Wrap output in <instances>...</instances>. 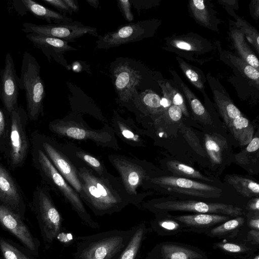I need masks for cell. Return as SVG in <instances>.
<instances>
[{"label":"cell","mask_w":259,"mask_h":259,"mask_svg":"<svg viewBox=\"0 0 259 259\" xmlns=\"http://www.w3.org/2000/svg\"><path fill=\"white\" fill-rule=\"evenodd\" d=\"M138 101L146 112L152 115L159 116L165 109L161 104L160 97L151 90H146L138 97Z\"/></svg>","instance_id":"33"},{"label":"cell","mask_w":259,"mask_h":259,"mask_svg":"<svg viewBox=\"0 0 259 259\" xmlns=\"http://www.w3.org/2000/svg\"><path fill=\"white\" fill-rule=\"evenodd\" d=\"M131 230H110L79 237L74 259H111L128 244Z\"/></svg>","instance_id":"1"},{"label":"cell","mask_w":259,"mask_h":259,"mask_svg":"<svg viewBox=\"0 0 259 259\" xmlns=\"http://www.w3.org/2000/svg\"><path fill=\"white\" fill-rule=\"evenodd\" d=\"M225 180L244 197H257L258 196V184L251 179L240 175L233 174L226 175Z\"/></svg>","instance_id":"27"},{"label":"cell","mask_w":259,"mask_h":259,"mask_svg":"<svg viewBox=\"0 0 259 259\" xmlns=\"http://www.w3.org/2000/svg\"><path fill=\"white\" fill-rule=\"evenodd\" d=\"M0 259H35L25 247L14 241L0 236Z\"/></svg>","instance_id":"29"},{"label":"cell","mask_w":259,"mask_h":259,"mask_svg":"<svg viewBox=\"0 0 259 259\" xmlns=\"http://www.w3.org/2000/svg\"><path fill=\"white\" fill-rule=\"evenodd\" d=\"M121 133L123 136L127 139H132L135 138L134 134L128 130L123 129L122 130Z\"/></svg>","instance_id":"53"},{"label":"cell","mask_w":259,"mask_h":259,"mask_svg":"<svg viewBox=\"0 0 259 259\" xmlns=\"http://www.w3.org/2000/svg\"><path fill=\"white\" fill-rule=\"evenodd\" d=\"M212 247L226 255L240 259H245L259 250V246L236 239H222L213 243Z\"/></svg>","instance_id":"19"},{"label":"cell","mask_w":259,"mask_h":259,"mask_svg":"<svg viewBox=\"0 0 259 259\" xmlns=\"http://www.w3.org/2000/svg\"><path fill=\"white\" fill-rule=\"evenodd\" d=\"M0 224L16 237L34 256H38L39 241L32 235L20 216L1 204Z\"/></svg>","instance_id":"10"},{"label":"cell","mask_w":259,"mask_h":259,"mask_svg":"<svg viewBox=\"0 0 259 259\" xmlns=\"http://www.w3.org/2000/svg\"><path fill=\"white\" fill-rule=\"evenodd\" d=\"M25 8L34 16L46 20L49 24L68 23L72 19L60 12L49 9L32 0H22Z\"/></svg>","instance_id":"22"},{"label":"cell","mask_w":259,"mask_h":259,"mask_svg":"<svg viewBox=\"0 0 259 259\" xmlns=\"http://www.w3.org/2000/svg\"><path fill=\"white\" fill-rule=\"evenodd\" d=\"M28 120L26 110L19 105L9 115L8 146L4 156L13 169L24 164L29 152L30 143L26 133Z\"/></svg>","instance_id":"5"},{"label":"cell","mask_w":259,"mask_h":259,"mask_svg":"<svg viewBox=\"0 0 259 259\" xmlns=\"http://www.w3.org/2000/svg\"><path fill=\"white\" fill-rule=\"evenodd\" d=\"M246 225L249 229L259 230V212H249L246 215Z\"/></svg>","instance_id":"48"},{"label":"cell","mask_w":259,"mask_h":259,"mask_svg":"<svg viewBox=\"0 0 259 259\" xmlns=\"http://www.w3.org/2000/svg\"><path fill=\"white\" fill-rule=\"evenodd\" d=\"M151 210L158 213L186 211L195 213H213L233 218L245 215L243 209L232 204L192 200H166L153 203Z\"/></svg>","instance_id":"7"},{"label":"cell","mask_w":259,"mask_h":259,"mask_svg":"<svg viewBox=\"0 0 259 259\" xmlns=\"http://www.w3.org/2000/svg\"><path fill=\"white\" fill-rule=\"evenodd\" d=\"M146 29L141 22L130 23L120 26L116 30L99 35L97 48L108 49L143 38Z\"/></svg>","instance_id":"15"},{"label":"cell","mask_w":259,"mask_h":259,"mask_svg":"<svg viewBox=\"0 0 259 259\" xmlns=\"http://www.w3.org/2000/svg\"><path fill=\"white\" fill-rule=\"evenodd\" d=\"M234 239L259 246V230L249 229L245 225Z\"/></svg>","instance_id":"44"},{"label":"cell","mask_w":259,"mask_h":259,"mask_svg":"<svg viewBox=\"0 0 259 259\" xmlns=\"http://www.w3.org/2000/svg\"><path fill=\"white\" fill-rule=\"evenodd\" d=\"M166 165L175 177L183 178H193L204 180L207 182H213L207 177L203 175L199 171L187 164L177 160H169L167 162Z\"/></svg>","instance_id":"34"},{"label":"cell","mask_w":259,"mask_h":259,"mask_svg":"<svg viewBox=\"0 0 259 259\" xmlns=\"http://www.w3.org/2000/svg\"><path fill=\"white\" fill-rule=\"evenodd\" d=\"M245 259H259V253L257 251Z\"/></svg>","instance_id":"55"},{"label":"cell","mask_w":259,"mask_h":259,"mask_svg":"<svg viewBox=\"0 0 259 259\" xmlns=\"http://www.w3.org/2000/svg\"><path fill=\"white\" fill-rule=\"evenodd\" d=\"M26 37L35 48L40 50L49 60L53 59L66 67L68 66L63 57V54L68 51L77 50L69 46L68 42L57 38L34 33H26Z\"/></svg>","instance_id":"17"},{"label":"cell","mask_w":259,"mask_h":259,"mask_svg":"<svg viewBox=\"0 0 259 259\" xmlns=\"http://www.w3.org/2000/svg\"><path fill=\"white\" fill-rule=\"evenodd\" d=\"M79 155L83 160L93 167L98 169H100L101 168L100 162L96 158L91 155L83 153H81Z\"/></svg>","instance_id":"49"},{"label":"cell","mask_w":259,"mask_h":259,"mask_svg":"<svg viewBox=\"0 0 259 259\" xmlns=\"http://www.w3.org/2000/svg\"><path fill=\"white\" fill-rule=\"evenodd\" d=\"M22 30L26 33L57 38L69 41H73L86 34L98 36L97 29L84 26L80 22L74 21L68 23L36 24L24 23Z\"/></svg>","instance_id":"8"},{"label":"cell","mask_w":259,"mask_h":259,"mask_svg":"<svg viewBox=\"0 0 259 259\" xmlns=\"http://www.w3.org/2000/svg\"><path fill=\"white\" fill-rule=\"evenodd\" d=\"M171 44L175 47L186 51H198L199 45L197 41L191 38H179L173 40Z\"/></svg>","instance_id":"45"},{"label":"cell","mask_w":259,"mask_h":259,"mask_svg":"<svg viewBox=\"0 0 259 259\" xmlns=\"http://www.w3.org/2000/svg\"><path fill=\"white\" fill-rule=\"evenodd\" d=\"M89 4L95 8H97L99 5V1L97 0H87Z\"/></svg>","instance_id":"54"},{"label":"cell","mask_w":259,"mask_h":259,"mask_svg":"<svg viewBox=\"0 0 259 259\" xmlns=\"http://www.w3.org/2000/svg\"><path fill=\"white\" fill-rule=\"evenodd\" d=\"M40 70V66L35 57L29 52H25L22 56L19 87L25 92L26 110L30 121L37 120L43 112L45 89Z\"/></svg>","instance_id":"2"},{"label":"cell","mask_w":259,"mask_h":259,"mask_svg":"<svg viewBox=\"0 0 259 259\" xmlns=\"http://www.w3.org/2000/svg\"><path fill=\"white\" fill-rule=\"evenodd\" d=\"M153 183L171 192L205 198H219L222 194L220 188L189 179L175 176H161L150 179Z\"/></svg>","instance_id":"9"},{"label":"cell","mask_w":259,"mask_h":259,"mask_svg":"<svg viewBox=\"0 0 259 259\" xmlns=\"http://www.w3.org/2000/svg\"><path fill=\"white\" fill-rule=\"evenodd\" d=\"M258 148L259 138L258 137H255L252 138L244 149L235 155L236 161L242 164L249 163L253 155L257 152Z\"/></svg>","instance_id":"39"},{"label":"cell","mask_w":259,"mask_h":259,"mask_svg":"<svg viewBox=\"0 0 259 259\" xmlns=\"http://www.w3.org/2000/svg\"><path fill=\"white\" fill-rule=\"evenodd\" d=\"M171 217L181 223L184 232L204 234L213 227L233 217L213 213H194Z\"/></svg>","instance_id":"18"},{"label":"cell","mask_w":259,"mask_h":259,"mask_svg":"<svg viewBox=\"0 0 259 259\" xmlns=\"http://www.w3.org/2000/svg\"><path fill=\"white\" fill-rule=\"evenodd\" d=\"M0 204L24 220L26 204L24 194L15 179L1 160Z\"/></svg>","instance_id":"11"},{"label":"cell","mask_w":259,"mask_h":259,"mask_svg":"<svg viewBox=\"0 0 259 259\" xmlns=\"http://www.w3.org/2000/svg\"><path fill=\"white\" fill-rule=\"evenodd\" d=\"M64 1L72 12H77L78 11L79 7L76 1L64 0Z\"/></svg>","instance_id":"52"},{"label":"cell","mask_w":259,"mask_h":259,"mask_svg":"<svg viewBox=\"0 0 259 259\" xmlns=\"http://www.w3.org/2000/svg\"><path fill=\"white\" fill-rule=\"evenodd\" d=\"M118 5L125 19L132 22L134 19V16L131 11V5L128 0H118Z\"/></svg>","instance_id":"47"},{"label":"cell","mask_w":259,"mask_h":259,"mask_svg":"<svg viewBox=\"0 0 259 259\" xmlns=\"http://www.w3.org/2000/svg\"><path fill=\"white\" fill-rule=\"evenodd\" d=\"M249 212H259V198L258 197L252 199L247 204Z\"/></svg>","instance_id":"51"},{"label":"cell","mask_w":259,"mask_h":259,"mask_svg":"<svg viewBox=\"0 0 259 259\" xmlns=\"http://www.w3.org/2000/svg\"><path fill=\"white\" fill-rule=\"evenodd\" d=\"M213 93L219 113L229 128L234 119L242 115L241 112L228 97L216 90Z\"/></svg>","instance_id":"28"},{"label":"cell","mask_w":259,"mask_h":259,"mask_svg":"<svg viewBox=\"0 0 259 259\" xmlns=\"http://www.w3.org/2000/svg\"><path fill=\"white\" fill-rule=\"evenodd\" d=\"M181 87L195 118L204 124H211L212 120L210 114L195 94L183 82L181 83Z\"/></svg>","instance_id":"32"},{"label":"cell","mask_w":259,"mask_h":259,"mask_svg":"<svg viewBox=\"0 0 259 259\" xmlns=\"http://www.w3.org/2000/svg\"><path fill=\"white\" fill-rule=\"evenodd\" d=\"M156 218L151 223L152 230L161 236L177 235L184 232L183 225L168 213L157 214Z\"/></svg>","instance_id":"23"},{"label":"cell","mask_w":259,"mask_h":259,"mask_svg":"<svg viewBox=\"0 0 259 259\" xmlns=\"http://www.w3.org/2000/svg\"><path fill=\"white\" fill-rule=\"evenodd\" d=\"M207 252L198 247L175 241L157 244L145 259H208Z\"/></svg>","instance_id":"14"},{"label":"cell","mask_w":259,"mask_h":259,"mask_svg":"<svg viewBox=\"0 0 259 259\" xmlns=\"http://www.w3.org/2000/svg\"><path fill=\"white\" fill-rule=\"evenodd\" d=\"M31 206L35 214L42 239L47 243H52L60 233L62 219L45 188L37 187L35 189Z\"/></svg>","instance_id":"6"},{"label":"cell","mask_w":259,"mask_h":259,"mask_svg":"<svg viewBox=\"0 0 259 259\" xmlns=\"http://www.w3.org/2000/svg\"><path fill=\"white\" fill-rule=\"evenodd\" d=\"M31 156L33 166L38 170L44 181L59 189L86 225L93 228H98V225L87 213L78 195L67 183L42 150L33 143H32Z\"/></svg>","instance_id":"3"},{"label":"cell","mask_w":259,"mask_h":259,"mask_svg":"<svg viewBox=\"0 0 259 259\" xmlns=\"http://www.w3.org/2000/svg\"><path fill=\"white\" fill-rule=\"evenodd\" d=\"M231 35L234 46L241 59L258 70V60L245 42L243 33L240 30L234 29L231 31Z\"/></svg>","instance_id":"30"},{"label":"cell","mask_w":259,"mask_h":259,"mask_svg":"<svg viewBox=\"0 0 259 259\" xmlns=\"http://www.w3.org/2000/svg\"><path fill=\"white\" fill-rule=\"evenodd\" d=\"M78 174L83 195L95 214H111L120 209L121 200L102 180L85 168Z\"/></svg>","instance_id":"4"},{"label":"cell","mask_w":259,"mask_h":259,"mask_svg":"<svg viewBox=\"0 0 259 259\" xmlns=\"http://www.w3.org/2000/svg\"><path fill=\"white\" fill-rule=\"evenodd\" d=\"M229 128L241 146L248 145L253 138V127L248 119L242 115L234 119Z\"/></svg>","instance_id":"24"},{"label":"cell","mask_w":259,"mask_h":259,"mask_svg":"<svg viewBox=\"0 0 259 259\" xmlns=\"http://www.w3.org/2000/svg\"><path fill=\"white\" fill-rule=\"evenodd\" d=\"M189 6L195 19L205 26L209 25L208 10L203 0H192L189 2Z\"/></svg>","instance_id":"38"},{"label":"cell","mask_w":259,"mask_h":259,"mask_svg":"<svg viewBox=\"0 0 259 259\" xmlns=\"http://www.w3.org/2000/svg\"><path fill=\"white\" fill-rule=\"evenodd\" d=\"M206 152L211 161L216 164L222 161L223 152L227 148V140L224 137L215 134L204 135Z\"/></svg>","instance_id":"26"},{"label":"cell","mask_w":259,"mask_h":259,"mask_svg":"<svg viewBox=\"0 0 259 259\" xmlns=\"http://www.w3.org/2000/svg\"><path fill=\"white\" fill-rule=\"evenodd\" d=\"M162 90L163 97L169 100L171 104L179 107L185 116H189V113L183 96L176 88L172 87L168 82L158 81Z\"/></svg>","instance_id":"35"},{"label":"cell","mask_w":259,"mask_h":259,"mask_svg":"<svg viewBox=\"0 0 259 259\" xmlns=\"http://www.w3.org/2000/svg\"><path fill=\"white\" fill-rule=\"evenodd\" d=\"M115 164L127 191L131 193H135L136 189L145 176L144 170L138 166L124 160H118Z\"/></svg>","instance_id":"21"},{"label":"cell","mask_w":259,"mask_h":259,"mask_svg":"<svg viewBox=\"0 0 259 259\" xmlns=\"http://www.w3.org/2000/svg\"><path fill=\"white\" fill-rule=\"evenodd\" d=\"M249 10L252 17L256 20L258 19L259 16V1L253 0L250 2L249 5Z\"/></svg>","instance_id":"50"},{"label":"cell","mask_w":259,"mask_h":259,"mask_svg":"<svg viewBox=\"0 0 259 259\" xmlns=\"http://www.w3.org/2000/svg\"><path fill=\"white\" fill-rule=\"evenodd\" d=\"M182 112L181 109L175 105H171L165 110L161 114L158 116L156 120V123H161L162 125L166 126L170 124L179 122L182 117Z\"/></svg>","instance_id":"37"},{"label":"cell","mask_w":259,"mask_h":259,"mask_svg":"<svg viewBox=\"0 0 259 259\" xmlns=\"http://www.w3.org/2000/svg\"><path fill=\"white\" fill-rule=\"evenodd\" d=\"M114 85L119 99L128 101L136 93V88L140 84L142 76L127 62L120 63L113 70Z\"/></svg>","instance_id":"16"},{"label":"cell","mask_w":259,"mask_h":259,"mask_svg":"<svg viewBox=\"0 0 259 259\" xmlns=\"http://www.w3.org/2000/svg\"><path fill=\"white\" fill-rule=\"evenodd\" d=\"M49 127L54 132L76 140L99 138V134L96 135L95 133L92 134L90 131L70 124L66 125L63 122H53L50 123Z\"/></svg>","instance_id":"31"},{"label":"cell","mask_w":259,"mask_h":259,"mask_svg":"<svg viewBox=\"0 0 259 259\" xmlns=\"http://www.w3.org/2000/svg\"><path fill=\"white\" fill-rule=\"evenodd\" d=\"M32 143L42 150L57 170L73 188L77 192L81 193V184L77 174L65 156L47 139L40 135L33 134Z\"/></svg>","instance_id":"13"},{"label":"cell","mask_w":259,"mask_h":259,"mask_svg":"<svg viewBox=\"0 0 259 259\" xmlns=\"http://www.w3.org/2000/svg\"><path fill=\"white\" fill-rule=\"evenodd\" d=\"M9 116L0 109V152L4 155L8 146Z\"/></svg>","instance_id":"40"},{"label":"cell","mask_w":259,"mask_h":259,"mask_svg":"<svg viewBox=\"0 0 259 259\" xmlns=\"http://www.w3.org/2000/svg\"><path fill=\"white\" fill-rule=\"evenodd\" d=\"M229 58L250 83L257 89L259 85V71L241 58L230 55Z\"/></svg>","instance_id":"36"},{"label":"cell","mask_w":259,"mask_h":259,"mask_svg":"<svg viewBox=\"0 0 259 259\" xmlns=\"http://www.w3.org/2000/svg\"><path fill=\"white\" fill-rule=\"evenodd\" d=\"M42 1L44 3L55 8L63 14L66 15L68 13L71 15L72 14L73 12L66 4L64 0H42Z\"/></svg>","instance_id":"46"},{"label":"cell","mask_w":259,"mask_h":259,"mask_svg":"<svg viewBox=\"0 0 259 259\" xmlns=\"http://www.w3.org/2000/svg\"><path fill=\"white\" fill-rule=\"evenodd\" d=\"M178 59L181 68L189 81L197 89H203V84L199 74L183 60Z\"/></svg>","instance_id":"43"},{"label":"cell","mask_w":259,"mask_h":259,"mask_svg":"<svg viewBox=\"0 0 259 259\" xmlns=\"http://www.w3.org/2000/svg\"><path fill=\"white\" fill-rule=\"evenodd\" d=\"M245 225L246 217L244 215L238 216L213 227L204 234L209 237L234 239Z\"/></svg>","instance_id":"20"},{"label":"cell","mask_w":259,"mask_h":259,"mask_svg":"<svg viewBox=\"0 0 259 259\" xmlns=\"http://www.w3.org/2000/svg\"><path fill=\"white\" fill-rule=\"evenodd\" d=\"M181 132L191 147L199 155L205 157L206 152L201 146L199 139L191 128L183 124L180 126Z\"/></svg>","instance_id":"42"},{"label":"cell","mask_w":259,"mask_h":259,"mask_svg":"<svg viewBox=\"0 0 259 259\" xmlns=\"http://www.w3.org/2000/svg\"><path fill=\"white\" fill-rule=\"evenodd\" d=\"M19 81L13 56L8 52L0 72V100L9 116L18 106Z\"/></svg>","instance_id":"12"},{"label":"cell","mask_w":259,"mask_h":259,"mask_svg":"<svg viewBox=\"0 0 259 259\" xmlns=\"http://www.w3.org/2000/svg\"><path fill=\"white\" fill-rule=\"evenodd\" d=\"M237 25L240 28L249 42L259 52V34L257 30L248 22L241 19H237Z\"/></svg>","instance_id":"41"},{"label":"cell","mask_w":259,"mask_h":259,"mask_svg":"<svg viewBox=\"0 0 259 259\" xmlns=\"http://www.w3.org/2000/svg\"><path fill=\"white\" fill-rule=\"evenodd\" d=\"M148 232V229L144 223L135 227L128 244L121 252L118 259H136Z\"/></svg>","instance_id":"25"}]
</instances>
